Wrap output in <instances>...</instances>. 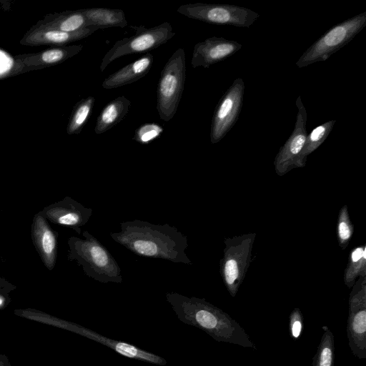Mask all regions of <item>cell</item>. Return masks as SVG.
I'll return each mask as SVG.
<instances>
[{
	"instance_id": "obj_7",
	"label": "cell",
	"mask_w": 366,
	"mask_h": 366,
	"mask_svg": "<svg viewBox=\"0 0 366 366\" xmlns=\"http://www.w3.org/2000/svg\"><path fill=\"white\" fill-rule=\"evenodd\" d=\"M177 12L189 19L217 25L250 27L259 17L257 12L240 6L220 4H187Z\"/></svg>"
},
{
	"instance_id": "obj_12",
	"label": "cell",
	"mask_w": 366,
	"mask_h": 366,
	"mask_svg": "<svg viewBox=\"0 0 366 366\" xmlns=\"http://www.w3.org/2000/svg\"><path fill=\"white\" fill-rule=\"evenodd\" d=\"M40 212L48 222L70 228L80 234L81 227L89 222L92 216V209L66 196L61 200L47 205Z\"/></svg>"
},
{
	"instance_id": "obj_11",
	"label": "cell",
	"mask_w": 366,
	"mask_h": 366,
	"mask_svg": "<svg viewBox=\"0 0 366 366\" xmlns=\"http://www.w3.org/2000/svg\"><path fill=\"white\" fill-rule=\"evenodd\" d=\"M295 104L297 113L294 129L287 140L280 148L273 162L274 171L280 177L295 168L297 159L307 136V113L300 96L296 99Z\"/></svg>"
},
{
	"instance_id": "obj_22",
	"label": "cell",
	"mask_w": 366,
	"mask_h": 366,
	"mask_svg": "<svg viewBox=\"0 0 366 366\" xmlns=\"http://www.w3.org/2000/svg\"><path fill=\"white\" fill-rule=\"evenodd\" d=\"M335 122V119L327 121L307 134L303 148L297 159L295 168H302L305 166L307 157L326 140Z\"/></svg>"
},
{
	"instance_id": "obj_17",
	"label": "cell",
	"mask_w": 366,
	"mask_h": 366,
	"mask_svg": "<svg viewBox=\"0 0 366 366\" xmlns=\"http://www.w3.org/2000/svg\"><path fill=\"white\" fill-rule=\"evenodd\" d=\"M83 46H60L34 54L19 55L17 60L20 71L23 69H37L59 64L79 53Z\"/></svg>"
},
{
	"instance_id": "obj_20",
	"label": "cell",
	"mask_w": 366,
	"mask_h": 366,
	"mask_svg": "<svg viewBox=\"0 0 366 366\" xmlns=\"http://www.w3.org/2000/svg\"><path fill=\"white\" fill-rule=\"evenodd\" d=\"M36 25L65 32H74L89 26L80 10L48 14Z\"/></svg>"
},
{
	"instance_id": "obj_13",
	"label": "cell",
	"mask_w": 366,
	"mask_h": 366,
	"mask_svg": "<svg viewBox=\"0 0 366 366\" xmlns=\"http://www.w3.org/2000/svg\"><path fill=\"white\" fill-rule=\"evenodd\" d=\"M65 330L76 333L100 343L113 350L117 353L128 358L159 366H164L167 364V361L158 355L141 349L130 343L107 337L87 327L70 321H67Z\"/></svg>"
},
{
	"instance_id": "obj_26",
	"label": "cell",
	"mask_w": 366,
	"mask_h": 366,
	"mask_svg": "<svg viewBox=\"0 0 366 366\" xmlns=\"http://www.w3.org/2000/svg\"><path fill=\"white\" fill-rule=\"evenodd\" d=\"M354 232V226L351 222L348 208L345 204L339 212L337 222V237L340 247L345 249Z\"/></svg>"
},
{
	"instance_id": "obj_24",
	"label": "cell",
	"mask_w": 366,
	"mask_h": 366,
	"mask_svg": "<svg viewBox=\"0 0 366 366\" xmlns=\"http://www.w3.org/2000/svg\"><path fill=\"white\" fill-rule=\"evenodd\" d=\"M94 102L95 99L90 96L81 99L75 105L66 127L68 134L81 132L92 114Z\"/></svg>"
},
{
	"instance_id": "obj_10",
	"label": "cell",
	"mask_w": 366,
	"mask_h": 366,
	"mask_svg": "<svg viewBox=\"0 0 366 366\" xmlns=\"http://www.w3.org/2000/svg\"><path fill=\"white\" fill-rule=\"evenodd\" d=\"M244 88L242 79L237 78L219 100L211 123L212 144L219 142L237 121L242 107Z\"/></svg>"
},
{
	"instance_id": "obj_23",
	"label": "cell",
	"mask_w": 366,
	"mask_h": 366,
	"mask_svg": "<svg viewBox=\"0 0 366 366\" xmlns=\"http://www.w3.org/2000/svg\"><path fill=\"white\" fill-rule=\"evenodd\" d=\"M360 277H366L365 244L356 247L350 251L343 274L344 282L350 288Z\"/></svg>"
},
{
	"instance_id": "obj_29",
	"label": "cell",
	"mask_w": 366,
	"mask_h": 366,
	"mask_svg": "<svg viewBox=\"0 0 366 366\" xmlns=\"http://www.w3.org/2000/svg\"><path fill=\"white\" fill-rule=\"evenodd\" d=\"M16 289V286L4 277H0V292L9 293Z\"/></svg>"
},
{
	"instance_id": "obj_28",
	"label": "cell",
	"mask_w": 366,
	"mask_h": 366,
	"mask_svg": "<svg viewBox=\"0 0 366 366\" xmlns=\"http://www.w3.org/2000/svg\"><path fill=\"white\" fill-rule=\"evenodd\" d=\"M303 320L299 308H295L290 315V332L291 337L297 340L302 332Z\"/></svg>"
},
{
	"instance_id": "obj_15",
	"label": "cell",
	"mask_w": 366,
	"mask_h": 366,
	"mask_svg": "<svg viewBox=\"0 0 366 366\" xmlns=\"http://www.w3.org/2000/svg\"><path fill=\"white\" fill-rule=\"evenodd\" d=\"M242 45L234 40L212 36L194 45L191 65L193 69L202 66L208 69L211 65L222 61L237 52Z\"/></svg>"
},
{
	"instance_id": "obj_4",
	"label": "cell",
	"mask_w": 366,
	"mask_h": 366,
	"mask_svg": "<svg viewBox=\"0 0 366 366\" xmlns=\"http://www.w3.org/2000/svg\"><path fill=\"white\" fill-rule=\"evenodd\" d=\"M366 26V11L349 18L330 28L300 56L295 64L299 69L324 61L345 46Z\"/></svg>"
},
{
	"instance_id": "obj_27",
	"label": "cell",
	"mask_w": 366,
	"mask_h": 366,
	"mask_svg": "<svg viewBox=\"0 0 366 366\" xmlns=\"http://www.w3.org/2000/svg\"><path fill=\"white\" fill-rule=\"evenodd\" d=\"M163 131L164 129L157 124H144L136 129L133 139L142 144H149L158 138Z\"/></svg>"
},
{
	"instance_id": "obj_6",
	"label": "cell",
	"mask_w": 366,
	"mask_h": 366,
	"mask_svg": "<svg viewBox=\"0 0 366 366\" xmlns=\"http://www.w3.org/2000/svg\"><path fill=\"white\" fill-rule=\"evenodd\" d=\"M255 232L224 239L223 256L219 272L229 295L234 297L249 266Z\"/></svg>"
},
{
	"instance_id": "obj_14",
	"label": "cell",
	"mask_w": 366,
	"mask_h": 366,
	"mask_svg": "<svg viewBox=\"0 0 366 366\" xmlns=\"http://www.w3.org/2000/svg\"><path fill=\"white\" fill-rule=\"evenodd\" d=\"M59 234L39 211L31 225V238L44 267L52 271L56 263Z\"/></svg>"
},
{
	"instance_id": "obj_18",
	"label": "cell",
	"mask_w": 366,
	"mask_h": 366,
	"mask_svg": "<svg viewBox=\"0 0 366 366\" xmlns=\"http://www.w3.org/2000/svg\"><path fill=\"white\" fill-rule=\"evenodd\" d=\"M154 56L148 53L109 75L103 81L104 89H114L134 82L145 76L152 69Z\"/></svg>"
},
{
	"instance_id": "obj_9",
	"label": "cell",
	"mask_w": 366,
	"mask_h": 366,
	"mask_svg": "<svg viewBox=\"0 0 366 366\" xmlns=\"http://www.w3.org/2000/svg\"><path fill=\"white\" fill-rule=\"evenodd\" d=\"M349 297L347 333L349 346L359 359L366 358V277H360Z\"/></svg>"
},
{
	"instance_id": "obj_25",
	"label": "cell",
	"mask_w": 366,
	"mask_h": 366,
	"mask_svg": "<svg viewBox=\"0 0 366 366\" xmlns=\"http://www.w3.org/2000/svg\"><path fill=\"white\" fill-rule=\"evenodd\" d=\"M324 333L313 358L312 366H333L335 345L332 332L323 326Z\"/></svg>"
},
{
	"instance_id": "obj_21",
	"label": "cell",
	"mask_w": 366,
	"mask_h": 366,
	"mask_svg": "<svg viewBox=\"0 0 366 366\" xmlns=\"http://www.w3.org/2000/svg\"><path fill=\"white\" fill-rule=\"evenodd\" d=\"M86 19L89 26L100 29L125 27L127 21L123 10L106 8H91L80 10Z\"/></svg>"
},
{
	"instance_id": "obj_31",
	"label": "cell",
	"mask_w": 366,
	"mask_h": 366,
	"mask_svg": "<svg viewBox=\"0 0 366 366\" xmlns=\"http://www.w3.org/2000/svg\"><path fill=\"white\" fill-rule=\"evenodd\" d=\"M0 366H11L9 357L4 354H0Z\"/></svg>"
},
{
	"instance_id": "obj_16",
	"label": "cell",
	"mask_w": 366,
	"mask_h": 366,
	"mask_svg": "<svg viewBox=\"0 0 366 366\" xmlns=\"http://www.w3.org/2000/svg\"><path fill=\"white\" fill-rule=\"evenodd\" d=\"M98 26H88L74 32H65L51 28L34 25L21 39L25 46H40L46 44H64L75 41L92 34L99 29Z\"/></svg>"
},
{
	"instance_id": "obj_19",
	"label": "cell",
	"mask_w": 366,
	"mask_h": 366,
	"mask_svg": "<svg viewBox=\"0 0 366 366\" xmlns=\"http://www.w3.org/2000/svg\"><path fill=\"white\" fill-rule=\"evenodd\" d=\"M131 102L124 96L109 102L97 119L94 132L100 134L114 127L127 114Z\"/></svg>"
},
{
	"instance_id": "obj_2",
	"label": "cell",
	"mask_w": 366,
	"mask_h": 366,
	"mask_svg": "<svg viewBox=\"0 0 366 366\" xmlns=\"http://www.w3.org/2000/svg\"><path fill=\"white\" fill-rule=\"evenodd\" d=\"M167 301L183 323L205 332L217 342L255 348L244 330L227 313L204 298L167 292Z\"/></svg>"
},
{
	"instance_id": "obj_1",
	"label": "cell",
	"mask_w": 366,
	"mask_h": 366,
	"mask_svg": "<svg viewBox=\"0 0 366 366\" xmlns=\"http://www.w3.org/2000/svg\"><path fill=\"white\" fill-rule=\"evenodd\" d=\"M120 229L111 238L138 256L192 264L185 252L187 237L175 227L134 219L121 222Z\"/></svg>"
},
{
	"instance_id": "obj_32",
	"label": "cell",
	"mask_w": 366,
	"mask_h": 366,
	"mask_svg": "<svg viewBox=\"0 0 366 366\" xmlns=\"http://www.w3.org/2000/svg\"><path fill=\"white\" fill-rule=\"evenodd\" d=\"M4 258L0 255V262H4Z\"/></svg>"
},
{
	"instance_id": "obj_30",
	"label": "cell",
	"mask_w": 366,
	"mask_h": 366,
	"mask_svg": "<svg viewBox=\"0 0 366 366\" xmlns=\"http://www.w3.org/2000/svg\"><path fill=\"white\" fill-rule=\"evenodd\" d=\"M11 302L9 293L0 292V310L6 309Z\"/></svg>"
},
{
	"instance_id": "obj_3",
	"label": "cell",
	"mask_w": 366,
	"mask_h": 366,
	"mask_svg": "<svg viewBox=\"0 0 366 366\" xmlns=\"http://www.w3.org/2000/svg\"><path fill=\"white\" fill-rule=\"evenodd\" d=\"M82 235L84 239H68V260L76 262L86 276L101 283H122L121 269L113 255L88 231Z\"/></svg>"
},
{
	"instance_id": "obj_8",
	"label": "cell",
	"mask_w": 366,
	"mask_h": 366,
	"mask_svg": "<svg viewBox=\"0 0 366 366\" xmlns=\"http://www.w3.org/2000/svg\"><path fill=\"white\" fill-rule=\"evenodd\" d=\"M174 35L171 24L167 21L149 29L138 28L134 35L115 42L103 57L100 71H104L110 63L121 56L154 49Z\"/></svg>"
},
{
	"instance_id": "obj_5",
	"label": "cell",
	"mask_w": 366,
	"mask_h": 366,
	"mask_svg": "<svg viewBox=\"0 0 366 366\" xmlns=\"http://www.w3.org/2000/svg\"><path fill=\"white\" fill-rule=\"evenodd\" d=\"M186 79V56L182 48L177 49L163 67L157 86V109L166 122L175 115Z\"/></svg>"
}]
</instances>
